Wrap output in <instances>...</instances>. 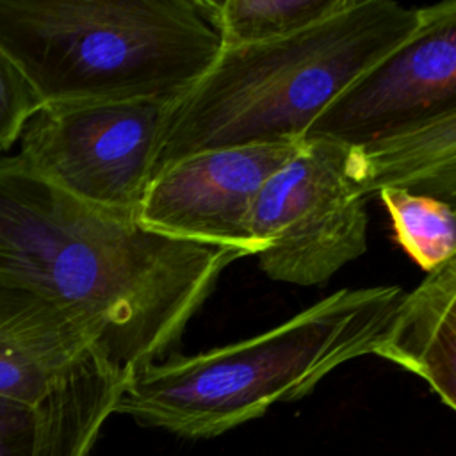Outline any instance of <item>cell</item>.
<instances>
[{
  "label": "cell",
  "instance_id": "obj_1",
  "mask_svg": "<svg viewBox=\"0 0 456 456\" xmlns=\"http://www.w3.org/2000/svg\"><path fill=\"white\" fill-rule=\"evenodd\" d=\"M246 255L166 237L89 205L0 157V289L23 290L82 319L128 374L162 360Z\"/></svg>",
  "mask_w": 456,
  "mask_h": 456
},
{
  "label": "cell",
  "instance_id": "obj_2",
  "mask_svg": "<svg viewBox=\"0 0 456 456\" xmlns=\"http://www.w3.org/2000/svg\"><path fill=\"white\" fill-rule=\"evenodd\" d=\"M404 296L397 285L340 289L258 335L148 363L130 374L116 413L183 438L219 436L376 356Z\"/></svg>",
  "mask_w": 456,
  "mask_h": 456
},
{
  "label": "cell",
  "instance_id": "obj_3",
  "mask_svg": "<svg viewBox=\"0 0 456 456\" xmlns=\"http://www.w3.org/2000/svg\"><path fill=\"white\" fill-rule=\"evenodd\" d=\"M417 21V7L351 0L297 34L221 48L212 66L169 102L153 175L205 150L305 139L314 119L397 50Z\"/></svg>",
  "mask_w": 456,
  "mask_h": 456
},
{
  "label": "cell",
  "instance_id": "obj_4",
  "mask_svg": "<svg viewBox=\"0 0 456 456\" xmlns=\"http://www.w3.org/2000/svg\"><path fill=\"white\" fill-rule=\"evenodd\" d=\"M0 50L46 107L173 100L221 41L198 0H0Z\"/></svg>",
  "mask_w": 456,
  "mask_h": 456
},
{
  "label": "cell",
  "instance_id": "obj_5",
  "mask_svg": "<svg viewBox=\"0 0 456 456\" xmlns=\"http://www.w3.org/2000/svg\"><path fill=\"white\" fill-rule=\"evenodd\" d=\"M367 232L356 144L333 137H305L262 185L251 214L260 271L299 287L324 285L362 256Z\"/></svg>",
  "mask_w": 456,
  "mask_h": 456
},
{
  "label": "cell",
  "instance_id": "obj_6",
  "mask_svg": "<svg viewBox=\"0 0 456 456\" xmlns=\"http://www.w3.org/2000/svg\"><path fill=\"white\" fill-rule=\"evenodd\" d=\"M171 100L46 105L20 135V157L98 208L135 217L153 176Z\"/></svg>",
  "mask_w": 456,
  "mask_h": 456
},
{
  "label": "cell",
  "instance_id": "obj_7",
  "mask_svg": "<svg viewBox=\"0 0 456 456\" xmlns=\"http://www.w3.org/2000/svg\"><path fill=\"white\" fill-rule=\"evenodd\" d=\"M301 142H251L175 160L153 175L135 219L166 237L256 256L258 244L251 233L255 200Z\"/></svg>",
  "mask_w": 456,
  "mask_h": 456
},
{
  "label": "cell",
  "instance_id": "obj_8",
  "mask_svg": "<svg viewBox=\"0 0 456 456\" xmlns=\"http://www.w3.org/2000/svg\"><path fill=\"white\" fill-rule=\"evenodd\" d=\"M417 28L338 94L305 137L367 144L456 112V0L417 7Z\"/></svg>",
  "mask_w": 456,
  "mask_h": 456
},
{
  "label": "cell",
  "instance_id": "obj_9",
  "mask_svg": "<svg viewBox=\"0 0 456 456\" xmlns=\"http://www.w3.org/2000/svg\"><path fill=\"white\" fill-rule=\"evenodd\" d=\"M96 347L98 335L77 315L0 289V401L39 406Z\"/></svg>",
  "mask_w": 456,
  "mask_h": 456
},
{
  "label": "cell",
  "instance_id": "obj_10",
  "mask_svg": "<svg viewBox=\"0 0 456 456\" xmlns=\"http://www.w3.org/2000/svg\"><path fill=\"white\" fill-rule=\"evenodd\" d=\"M128 378L96 347L39 406L0 401V456H89Z\"/></svg>",
  "mask_w": 456,
  "mask_h": 456
},
{
  "label": "cell",
  "instance_id": "obj_11",
  "mask_svg": "<svg viewBox=\"0 0 456 456\" xmlns=\"http://www.w3.org/2000/svg\"><path fill=\"white\" fill-rule=\"evenodd\" d=\"M376 356L422 378L456 411V256L406 290Z\"/></svg>",
  "mask_w": 456,
  "mask_h": 456
},
{
  "label": "cell",
  "instance_id": "obj_12",
  "mask_svg": "<svg viewBox=\"0 0 456 456\" xmlns=\"http://www.w3.org/2000/svg\"><path fill=\"white\" fill-rule=\"evenodd\" d=\"M356 151L362 191L369 198L456 157V112L360 144Z\"/></svg>",
  "mask_w": 456,
  "mask_h": 456
},
{
  "label": "cell",
  "instance_id": "obj_13",
  "mask_svg": "<svg viewBox=\"0 0 456 456\" xmlns=\"http://www.w3.org/2000/svg\"><path fill=\"white\" fill-rule=\"evenodd\" d=\"M351 0H198L221 48L297 34L347 7Z\"/></svg>",
  "mask_w": 456,
  "mask_h": 456
},
{
  "label": "cell",
  "instance_id": "obj_14",
  "mask_svg": "<svg viewBox=\"0 0 456 456\" xmlns=\"http://www.w3.org/2000/svg\"><path fill=\"white\" fill-rule=\"evenodd\" d=\"M388 212L399 246L426 274L456 256V207L406 187L376 192Z\"/></svg>",
  "mask_w": 456,
  "mask_h": 456
},
{
  "label": "cell",
  "instance_id": "obj_15",
  "mask_svg": "<svg viewBox=\"0 0 456 456\" xmlns=\"http://www.w3.org/2000/svg\"><path fill=\"white\" fill-rule=\"evenodd\" d=\"M43 107L30 82L0 50V151L20 141L28 119Z\"/></svg>",
  "mask_w": 456,
  "mask_h": 456
},
{
  "label": "cell",
  "instance_id": "obj_16",
  "mask_svg": "<svg viewBox=\"0 0 456 456\" xmlns=\"http://www.w3.org/2000/svg\"><path fill=\"white\" fill-rule=\"evenodd\" d=\"M395 187H406L417 192H424L456 207V157L436 164Z\"/></svg>",
  "mask_w": 456,
  "mask_h": 456
}]
</instances>
